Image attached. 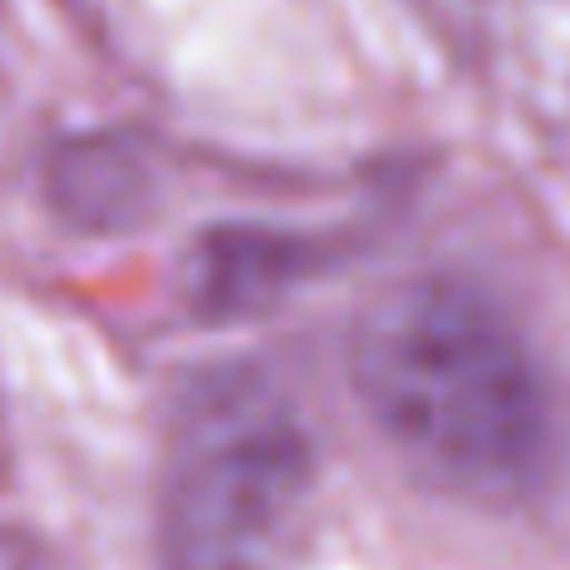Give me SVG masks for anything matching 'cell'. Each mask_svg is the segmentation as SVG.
I'll return each instance as SVG.
<instances>
[{
	"label": "cell",
	"instance_id": "7a4b0ae2",
	"mask_svg": "<svg viewBox=\"0 0 570 570\" xmlns=\"http://www.w3.org/2000/svg\"><path fill=\"white\" fill-rule=\"evenodd\" d=\"M318 454L298 399L258 358L183 384L161 434L157 570H288Z\"/></svg>",
	"mask_w": 570,
	"mask_h": 570
},
{
	"label": "cell",
	"instance_id": "3957f363",
	"mask_svg": "<svg viewBox=\"0 0 570 570\" xmlns=\"http://www.w3.org/2000/svg\"><path fill=\"white\" fill-rule=\"evenodd\" d=\"M0 570H61V566H56L51 550L36 546L31 535L0 525Z\"/></svg>",
	"mask_w": 570,
	"mask_h": 570
},
{
	"label": "cell",
	"instance_id": "6da1fadb",
	"mask_svg": "<svg viewBox=\"0 0 570 570\" xmlns=\"http://www.w3.org/2000/svg\"><path fill=\"white\" fill-rule=\"evenodd\" d=\"M358 410L434 495L525 500L556 454V410L525 334L460 278H399L348 328Z\"/></svg>",
	"mask_w": 570,
	"mask_h": 570
}]
</instances>
